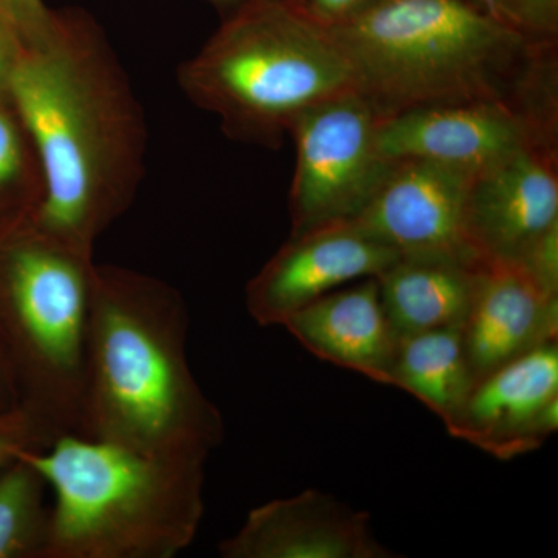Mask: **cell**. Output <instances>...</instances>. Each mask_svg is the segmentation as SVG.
<instances>
[{"label": "cell", "mask_w": 558, "mask_h": 558, "mask_svg": "<svg viewBox=\"0 0 558 558\" xmlns=\"http://www.w3.org/2000/svg\"><path fill=\"white\" fill-rule=\"evenodd\" d=\"M9 100L43 175L28 223L94 256L134 201L146 156L142 106L101 28L80 11H54L43 32L22 39Z\"/></svg>", "instance_id": "1"}, {"label": "cell", "mask_w": 558, "mask_h": 558, "mask_svg": "<svg viewBox=\"0 0 558 558\" xmlns=\"http://www.w3.org/2000/svg\"><path fill=\"white\" fill-rule=\"evenodd\" d=\"M189 322L172 286L95 264L80 435L207 462L226 429L191 371Z\"/></svg>", "instance_id": "2"}, {"label": "cell", "mask_w": 558, "mask_h": 558, "mask_svg": "<svg viewBox=\"0 0 558 558\" xmlns=\"http://www.w3.org/2000/svg\"><path fill=\"white\" fill-rule=\"evenodd\" d=\"M380 119L480 100L557 101V43L472 0H381L328 25Z\"/></svg>", "instance_id": "3"}, {"label": "cell", "mask_w": 558, "mask_h": 558, "mask_svg": "<svg viewBox=\"0 0 558 558\" xmlns=\"http://www.w3.org/2000/svg\"><path fill=\"white\" fill-rule=\"evenodd\" d=\"M53 495L44 558H172L205 513V461L68 433L25 451Z\"/></svg>", "instance_id": "4"}, {"label": "cell", "mask_w": 558, "mask_h": 558, "mask_svg": "<svg viewBox=\"0 0 558 558\" xmlns=\"http://www.w3.org/2000/svg\"><path fill=\"white\" fill-rule=\"evenodd\" d=\"M179 86L236 142L279 148L301 113L354 76L328 25L296 0H245L183 62Z\"/></svg>", "instance_id": "5"}, {"label": "cell", "mask_w": 558, "mask_h": 558, "mask_svg": "<svg viewBox=\"0 0 558 558\" xmlns=\"http://www.w3.org/2000/svg\"><path fill=\"white\" fill-rule=\"evenodd\" d=\"M94 267L31 223L0 240V337L20 407L51 440L81 432Z\"/></svg>", "instance_id": "6"}, {"label": "cell", "mask_w": 558, "mask_h": 558, "mask_svg": "<svg viewBox=\"0 0 558 558\" xmlns=\"http://www.w3.org/2000/svg\"><path fill=\"white\" fill-rule=\"evenodd\" d=\"M380 117L357 90L312 106L290 128L296 149L290 234L354 220L389 161L377 145Z\"/></svg>", "instance_id": "7"}, {"label": "cell", "mask_w": 558, "mask_h": 558, "mask_svg": "<svg viewBox=\"0 0 558 558\" xmlns=\"http://www.w3.org/2000/svg\"><path fill=\"white\" fill-rule=\"evenodd\" d=\"M557 102L480 100L380 119L385 160L418 159L476 175L532 148H557Z\"/></svg>", "instance_id": "8"}, {"label": "cell", "mask_w": 558, "mask_h": 558, "mask_svg": "<svg viewBox=\"0 0 558 558\" xmlns=\"http://www.w3.org/2000/svg\"><path fill=\"white\" fill-rule=\"evenodd\" d=\"M470 182L472 175L433 161L391 160L352 222L400 258L481 264L465 230Z\"/></svg>", "instance_id": "9"}, {"label": "cell", "mask_w": 558, "mask_h": 558, "mask_svg": "<svg viewBox=\"0 0 558 558\" xmlns=\"http://www.w3.org/2000/svg\"><path fill=\"white\" fill-rule=\"evenodd\" d=\"M400 259L357 223H329L290 234L245 290L248 314L259 326H282L311 303L352 281L379 278Z\"/></svg>", "instance_id": "10"}, {"label": "cell", "mask_w": 558, "mask_h": 558, "mask_svg": "<svg viewBox=\"0 0 558 558\" xmlns=\"http://www.w3.org/2000/svg\"><path fill=\"white\" fill-rule=\"evenodd\" d=\"M446 428L499 461L538 450L558 428V341L476 381Z\"/></svg>", "instance_id": "11"}, {"label": "cell", "mask_w": 558, "mask_h": 558, "mask_svg": "<svg viewBox=\"0 0 558 558\" xmlns=\"http://www.w3.org/2000/svg\"><path fill=\"white\" fill-rule=\"evenodd\" d=\"M558 226L557 148H532L473 175L468 240L481 263L515 260Z\"/></svg>", "instance_id": "12"}, {"label": "cell", "mask_w": 558, "mask_h": 558, "mask_svg": "<svg viewBox=\"0 0 558 558\" xmlns=\"http://www.w3.org/2000/svg\"><path fill=\"white\" fill-rule=\"evenodd\" d=\"M223 558H395L374 535L368 512L318 488L250 510L219 545Z\"/></svg>", "instance_id": "13"}, {"label": "cell", "mask_w": 558, "mask_h": 558, "mask_svg": "<svg viewBox=\"0 0 558 558\" xmlns=\"http://www.w3.org/2000/svg\"><path fill=\"white\" fill-rule=\"evenodd\" d=\"M462 332L476 384L506 363L558 341V296L546 293L517 264L486 260Z\"/></svg>", "instance_id": "14"}, {"label": "cell", "mask_w": 558, "mask_h": 558, "mask_svg": "<svg viewBox=\"0 0 558 558\" xmlns=\"http://www.w3.org/2000/svg\"><path fill=\"white\" fill-rule=\"evenodd\" d=\"M282 328L315 357L377 384L391 381L399 336L385 312L377 278L329 292L286 319Z\"/></svg>", "instance_id": "15"}, {"label": "cell", "mask_w": 558, "mask_h": 558, "mask_svg": "<svg viewBox=\"0 0 558 558\" xmlns=\"http://www.w3.org/2000/svg\"><path fill=\"white\" fill-rule=\"evenodd\" d=\"M481 264L400 258L381 274L377 278L381 303L399 339L464 326L478 288Z\"/></svg>", "instance_id": "16"}, {"label": "cell", "mask_w": 558, "mask_h": 558, "mask_svg": "<svg viewBox=\"0 0 558 558\" xmlns=\"http://www.w3.org/2000/svg\"><path fill=\"white\" fill-rule=\"evenodd\" d=\"M464 326L425 330L399 339L389 387L403 389L450 424L475 387Z\"/></svg>", "instance_id": "17"}, {"label": "cell", "mask_w": 558, "mask_h": 558, "mask_svg": "<svg viewBox=\"0 0 558 558\" xmlns=\"http://www.w3.org/2000/svg\"><path fill=\"white\" fill-rule=\"evenodd\" d=\"M49 484L24 457L0 469V558H44L49 539Z\"/></svg>", "instance_id": "18"}, {"label": "cell", "mask_w": 558, "mask_h": 558, "mask_svg": "<svg viewBox=\"0 0 558 558\" xmlns=\"http://www.w3.org/2000/svg\"><path fill=\"white\" fill-rule=\"evenodd\" d=\"M7 100L0 98V197L24 183L31 165H39L16 110L3 105Z\"/></svg>", "instance_id": "19"}, {"label": "cell", "mask_w": 558, "mask_h": 558, "mask_svg": "<svg viewBox=\"0 0 558 558\" xmlns=\"http://www.w3.org/2000/svg\"><path fill=\"white\" fill-rule=\"evenodd\" d=\"M50 436L21 407L0 413V469L25 451L46 449Z\"/></svg>", "instance_id": "20"}, {"label": "cell", "mask_w": 558, "mask_h": 558, "mask_svg": "<svg viewBox=\"0 0 558 558\" xmlns=\"http://www.w3.org/2000/svg\"><path fill=\"white\" fill-rule=\"evenodd\" d=\"M506 20L539 40L558 38V0H501Z\"/></svg>", "instance_id": "21"}, {"label": "cell", "mask_w": 558, "mask_h": 558, "mask_svg": "<svg viewBox=\"0 0 558 558\" xmlns=\"http://www.w3.org/2000/svg\"><path fill=\"white\" fill-rule=\"evenodd\" d=\"M529 278L549 295L558 296V226L532 242L515 260Z\"/></svg>", "instance_id": "22"}, {"label": "cell", "mask_w": 558, "mask_h": 558, "mask_svg": "<svg viewBox=\"0 0 558 558\" xmlns=\"http://www.w3.org/2000/svg\"><path fill=\"white\" fill-rule=\"evenodd\" d=\"M0 11L20 33L21 39L32 38L43 32L54 13L44 0H0Z\"/></svg>", "instance_id": "23"}, {"label": "cell", "mask_w": 558, "mask_h": 558, "mask_svg": "<svg viewBox=\"0 0 558 558\" xmlns=\"http://www.w3.org/2000/svg\"><path fill=\"white\" fill-rule=\"evenodd\" d=\"M312 16L326 25H337L352 20L381 0H301Z\"/></svg>", "instance_id": "24"}, {"label": "cell", "mask_w": 558, "mask_h": 558, "mask_svg": "<svg viewBox=\"0 0 558 558\" xmlns=\"http://www.w3.org/2000/svg\"><path fill=\"white\" fill-rule=\"evenodd\" d=\"M21 44L20 33L0 11V98L9 97L10 76L20 54Z\"/></svg>", "instance_id": "25"}, {"label": "cell", "mask_w": 558, "mask_h": 558, "mask_svg": "<svg viewBox=\"0 0 558 558\" xmlns=\"http://www.w3.org/2000/svg\"><path fill=\"white\" fill-rule=\"evenodd\" d=\"M17 407H20V389H17L13 366H11L9 354H7L2 337H0V413L17 409Z\"/></svg>", "instance_id": "26"}, {"label": "cell", "mask_w": 558, "mask_h": 558, "mask_svg": "<svg viewBox=\"0 0 558 558\" xmlns=\"http://www.w3.org/2000/svg\"><path fill=\"white\" fill-rule=\"evenodd\" d=\"M476 5L483 7L488 13L499 17V20L508 21L505 16V10H502L501 0H472ZM509 22V21H508Z\"/></svg>", "instance_id": "27"}, {"label": "cell", "mask_w": 558, "mask_h": 558, "mask_svg": "<svg viewBox=\"0 0 558 558\" xmlns=\"http://www.w3.org/2000/svg\"><path fill=\"white\" fill-rule=\"evenodd\" d=\"M208 2H211L213 5H216L218 9L229 13V11L238 9V7L242 5L245 0H208Z\"/></svg>", "instance_id": "28"}, {"label": "cell", "mask_w": 558, "mask_h": 558, "mask_svg": "<svg viewBox=\"0 0 558 558\" xmlns=\"http://www.w3.org/2000/svg\"><path fill=\"white\" fill-rule=\"evenodd\" d=\"M296 2H301V0H296ZM301 3H303V2H301Z\"/></svg>", "instance_id": "29"}]
</instances>
